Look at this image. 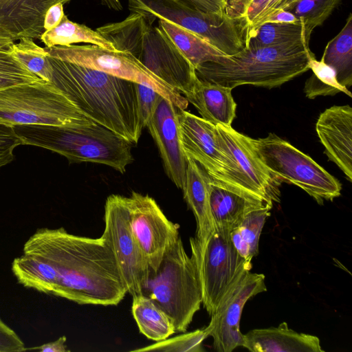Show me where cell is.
I'll use <instances>...</instances> for the list:
<instances>
[{
	"label": "cell",
	"instance_id": "1",
	"mask_svg": "<svg viewBox=\"0 0 352 352\" xmlns=\"http://www.w3.org/2000/svg\"><path fill=\"white\" fill-rule=\"evenodd\" d=\"M11 269L23 287L80 305H117L127 293L105 239L63 228L37 229Z\"/></svg>",
	"mask_w": 352,
	"mask_h": 352
},
{
	"label": "cell",
	"instance_id": "2",
	"mask_svg": "<svg viewBox=\"0 0 352 352\" xmlns=\"http://www.w3.org/2000/svg\"><path fill=\"white\" fill-rule=\"evenodd\" d=\"M52 83L89 119L137 144L143 129L135 82L48 56Z\"/></svg>",
	"mask_w": 352,
	"mask_h": 352
},
{
	"label": "cell",
	"instance_id": "3",
	"mask_svg": "<svg viewBox=\"0 0 352 352\" xmlns=\"http://www.w3.org/2000/svg\"><path fill=\"white\" fill-rule=\"evenodd\" d=\"M314 56L303 43L270 47L245 46L219 63L208 62L196 69L198 78L233 89L244 85L273 88L292 80L309 69Z\"/></svg>",
	"mask_w": 352,
	"mask_h": 352
},
{
	"label": "cell",
	"instance_id": "4",
	"mask_svg": "<svg viewBox=\"0 0 352 352\" xmlns=\"http://www.w3.org/2000/svg\"><path fill=\"white\" fill-rule=\"evenodd\" d=\"M13 128L23 144L48 149L70 162L104 164L124 173L133 160L131 144L96 122L76 126L32 124Z\"/></svg>",
	"mask_w": 352,
	"mask_h": 352
},
{
	"label": "cell",
	"instance_id": "5",
	"mask_svg": "<svg viewBox=\"0 0 352 352\" xmlns=\"http://www.w3.org/2000/svg\"><path fill=\"white\" fill-rule=\"evenodd\" d=\"M142 294L168 316L175 332L186 331L200 309L202 295L196 265L180 237L166 251L157 270H150Z\"/></svg>",
	"mask_w": 352,
	"mask_h": 352
},
{
	"label": "cell",
	"instance_id": "6",
	"mask_svg": "<svg viewBox=\"0 0 352 352\" xmlns=\"http://www.w3.org/2000/svg\"><path fill=\"white\" fill-rule=\"evenodd\" d=\"M131 13L143 15L151 24L165 19L197 34L225 55L245 47L248 26L244 18L200 10L183 0H127Z\"/></svg>",
	"mask_w": 352,
	"mask_h": 352
},
{
	"label": "cell",
	"instance_id": "7",
	"mask_svg": "<svg viewBox=\"0 0 352 352\" xmlns=\"http://www.w3.org/2000/svg\"><path fill=\"white\" fill-rule=\"evenodd\" d=\"M94 122L52 82L42 80L0 91V124L76 126Z\"/></svg>",
	"mask_w": 352,
	"mask_h": 352
},
{
	"label": "cell",
	"instance_id": "8",
	"mask_svg": "<svg viewBox=\"0 0 352 352\" xmlns=\"http://www.w3.org/2000/svg\"><path fill=\"white\" fill-rule=\"evenodd\" d=\"M230 229L214 227L203 243L190 239L191 257L198 273L202 304L210 316L224 298L252 269V262L243 258L234 247Z\"/></svg>",
	"mask_w": 352,
	"mask_h": 352
},
{
	"label": "cell",
	"instance_id": "9",
	"mask_svg": "<svg viewBox=\"0 0 352 352\" xmlns=\"http://www.w3.org/2000/svg\"><path fill=\"white\" fill-rule=\"evenodd\" d=\"M251 142L263 164L282 183L300 187L319 204L340 195L342 184L335 177L277 135L251 138Z\"/></svg>",
	"mask_w": 352,
	"mask_h": 352
},
{
	"label": "cell",
	"instance_id": "10",
	"mask_svg": "<svg viewBox=\"0 0 352 352\" xmlns=\"http://www.w3.org/2000/svg\"><path fill=\"white\" fill-rule=\"evenodd\" d=\"M50 57L68 61L110 75L146 85L171 101L180 110H186L188 101L165 83L132 54L107 50L96 45H70L45 47Z\"/></svg>",
	"mask_w": 352,
	"mask_h": 352
},
{
	"label": "cell",
	"instance_id": "11",
	"mask_svg": "<svg viewBox=\"0 0 352 352\" xmlns=\"http://www.w3.org/2000/svg\"><path fill=\"white\" fill-rule=\"evenodd\" d=\"M177 116L186 157L198 163L212 178L249 194L242 185L234 160L220 140L217 126L186 110L179 109Z\"/></svg>",
	"mask_w": 352,
	"mask_h": 352
},
{
	"label": "cell",
	"instance_id": "12",
	"mask_svg": "<svg viewBox=\"0 0 352 352\" xmlns=\"http://www.w3.org/2000/svg\"><path fill=\"white\" fill-rule=\"evenodd\" d=\"M104 221L102 236L113 254L127 293L132 297L142 294L150 267L131 228L126 197H107Z\"/></svg>",
	"mask_w": 352,
	"mask_h": 352
},
{
	"label": "cell",
	"instance_id": "13",
	"mask_svg": "<svg viewBox=\"0 0 352 352\" xmlns=\"http://www.w3.org/2000/svg\"><path fill=\"white\" fill-rule=\"evenodd\" d=\"M126 52L185 96L199 80L193 65L158 26L149 23L144 32L132 38Z\"/></svg>",
	"mask_w": 352,
	"mask_h": 352
},
{
	"label": "cell",
	"instance_id": "14",
	"mask_svg": "<svg viewBox=\"0 0 352 352\" xmlns=\"http://www.w3.org/2000/svg\"><path fill=\"white\" fill-rule=\"evenodd\" d=\"M126 203L133 236L150 270L155 271L166 251L180 237L179 226L168 220L148 195L133 192L126 197Z\"/></svg>",
	"mask_w": 352,
	"mask_h": 352
},
{
	"label": "cell",
	"instance_id": "15",
	"mask_svg": "<svg viewBox=\"0 0 352 352\" xmlns=\"http://www.w3.org/2000/svg\"><path fill=\"white\" fill-rule=\"evenodd\" d=\"M265 276L263 274L245 273L211 316L205 327L213 339V348L219 352H232L242 346L243 334L240 320L245 303L254 296L266 292Z\"/></svg>",
	"mask_w": 352,
	"mask_h": 352
},
{
	"label": "cell",
	"instance_id": "16",
	"mask_svg": "<svg viewBox=\"0 0 352 352\" xmlns=\"http://www.w3.org/2000/svg\"><path fill=\"white\" fill-rule=\"evenodd\" d=\"M216 126L223 146L236 165L244 189L270 204L279 202L282 182L258 158L251 138L236 131L232 126Z\"/></svg>",
	"mask_w": 352,
	"mask_h": 352
},
{
	"label": "cell",
	"instance_id": "17",
	"mask_svg": "<svg viewBox=\"0 0 352 352\" xmlns=\"http://www.w3.org/2000/svg\"><path fill=\"white\" fill-rule=\"evenodd\" d=\"M176 109L171 101L162 97L146 127L157 144L168 176L177 188L182 189L188 159L180 141Z\"/></svg>",
	"mask_w": 352,
	"mask_h": 352
},
{
	"label": "cell",
	"instance_id": "18",
	"mask_svg": "<svg viewBox=\"0 0 352 352\" xmlns=\"http://www.w3.org/2000/svg\"><path fill=\"white\" fill-rule=\"evenodd\" d=\"M316 130L324 153L352 182V109L332 106L319 116Z\"/></svg>",
	"mask_w": 352,
	"mask_h": 352
},
{
	"label": "cell",
	"instance_id": "19",
	"mask_svg": "<svg viewBox=\"0 0 352 352\" xmlns=\"http://www.w3.org/2000/svg\"><path fill=\"white\" fill-rule=\"evenodd\" d=\"M208 179L209 204L214 227L226 228L232 230L248 212L265 204H270L214 179L208 175Z\"/></svg>",
	"mask_w": 352,
	"mask_h": 352
},
{
	"label": "cell",
	"instance_id": "20",
	"mask_svg": "<svg viewBox=\"0 0 352 352\" xmlns=\"http://www.w3.org/2000/svg\"><path fill=\"white\" fill-rule=\"evenodd\" d=\"M243 338L242 346L252 352H324L317 336L296 332L285 322L250 330Z\"/></svg>",
	"mask_w": 352,
	"mask_h": 352
},
{
	"label": "cell",
	"instance_id": "21",
	"mask_svg": "<svg viewBox=\"0 0 352 352\" xmlns=\"http://www.w3.org/2000/svg\"><path fill=\"white\" fill-rule=\"evenodd\" d=\"M232 90L199 78L185 98L195 106L203 119L215 125L232 126L236 109Z\"/></svg>",
	"mask_w": 352,
	"mask_h": 352
},
{
	"label": "cell",
	"instance_id": "22",
	"mask_svg": "<svg viewBox=\"0 0 352 352\" xmlns=\"http://www.w3.org/2000/svg\"><path fill=\"white\" fill-rule=\"evenodd\" d=\"M187 159L182 188L184 198L195 217L197 231L194 238L197 242L203 243L214 229L209 204L208 175L195 160Z\"/></svg>",
	"mask_w": 352,
	"mask_h": 352
},
{
	"label": "cell",
	"instance_id": "23",
	"mask_svg": "<svg viewBox=\"0 0 352 352\" xmlns=\"http://www.w3.org/2000/svg\"><path fill=\"white\" fill-rule=\"evenodd\" d=\"M43 19L33 0H0V27L15 41L39 38L45 32Z\"/></svg>",
	"mask_w": 352,
	"mask_h": 352
},
{
	"label": "cell",
	"instance_id": "24",
	"mask_svg": "<svg viewBox=\"0 0 352 352\" xmlns=\"http://www.w3.org/2000/svg\"><path fill=\"white\" fill-rule=\"evenodd\" d=\"M158 27L196 69L208 63H219L226 56L223 53L197 34L165 19H158Z\"/></svg>",
	"mask_w": 352,
	"mask_h": 352
},
{
	"label": "cell",
	"instance_id": "25",
	"mask_svg": "<svg viewBox=\"0 0 352 352\" xmlns=\"http://www.w3.org/2000/svg\"><path fill=\"white\" fill-rule=\"evenodd\" d=\"M310 36L302 23L267 22L248 30L245 46L261 47L297 43L309 45Z\"/></svg>",
	"mask_w": 352,
	"mask_h": 352
},
{
	"label": "cell",
	"instance_id": "26",
	"mask_svg": "<svg viewBox=\"0 0 352 352\" xmlns=\"http://www.w3.org/2000/svg\"><path fill=\"white\" fill-rule=\"evenodd\" d=\"M332 67L338 82L352 85V15L350 13L340 32L326 45L321 60Z\"/></svg>",
	"mask_w": 352,
	"mask_h": 352
},
{
	"label": "cell",
	"instance_id": "27",
	"mask_svg": "<svg viewBox=\"0 0 352 352\" xmlns=\"http://www.w3.org/2000/svg\"><path fill=\"white\" fill-rule=\"evenodd\" d=\"M132 314L140 331L148 338L159 342L175 332L168 316L148 297H133Z\"/></svg>",
	"mask_w": 352,
	"mask_h": 352
},
{
	"label": "cell",
	"instance_id": "28",
	"mask_svg": "<svg viewBox=\"0 0 352 352\" xmlns=\"http://www.w3.org/2000/svg\"><path fill=\"white\" fill-rule=\"evenodd\" d=\"M272 206L267 204L250 211L230 231L234 247L249 262L258 254L260 236Z\"/></svg>",
	"mask_w": 352,
	"mask_h": 352
},
{
	"label": "cell",
	"instance_id": "29",
	"mask_svg": "<svg viewBox=\"0 0 352 352\" xmlns=\"http://www.w3.org/2000/svg\"><path fill=\"white\" fill-rule=\"evenodd\" d=\"M39 39L47 48L84 43L117 51L113 45L96 30L85 25L73 22L66 15H64L56 27L45 31Z\"/></svg>",
	"mask_w": 352,
	"mask_h": 352
},
{
	"label": "cell",
	"instance_id": "30",
	"mask_svg": "<svg viewBox=\"0 0 352 352\" xmlns=\"http://www.w3.org/2000/svg\"><path fill=\"white\" fill-rule=\"evenodd\" d=\"M12 44L8 50L27 69L45 82H51L52 67L47 52L31 38L23 37Z\"/></svg>",
	"mask_w": 352,
	"mask_h": 352
},
{
	"label": "cell",
	"instance_id": "31",
	"mask_svg": "<svg viewBox=\"0 0 352 352\" xmlns=\"http://www.w3.org/2000/svg\"><path fill=\"white\" fill-rule=\"evenodd\" d=\"M311 76L306 80L303 91L307 98L314 99L318 96H335L342 92L348 96L352 94L349 89L340 85L334 69L313 56L309 62Z\"/></svg>",
	"mask_w": 352,
	"mask_h": 352
},
{
	"label": "cell",
	"instance_id": "32",
	"mask_svg": "<svg viewBox=\"0 0 352 352\" xmlns=\"http://www.w3.org/2000/svg\"><path fill=\"white\" fill-rule=\"evenodd\" d=\"M341 0H298L285 9L294 14L305 25L311 36L313 30L321 25Z\"/></svg>",
	"mask_w": 352,
	"mask_h": 352
},
{
	"label": "cell",
	"instance_id": "33",
	"mask_svg": "<svg viewBox=\"0 0 352 352\" xmlns=\"http://www.w3.org/2000/svg\"><path fill=\"white\" fill-rule=\"evenodd\" d=\"M42 80L16 60L8 48H0V91Z\"/></svg>",
	"mask_w": 352,
	"mask_h": 352
},
{
	"label": "cell",
	"instance_id": "34",
	"mask_svg": "<svg viewBox=\"0 0 352 352\" xmlns=\"http://www.w3.org/2000/svg\"><path fill=\"white\" fill-rule=\"evenodd\" d=\"M208 337L205 328L197 329L171 338H168L133 351L200 352L204 351L202 343Z\"/></svg>",
	"mask_w": 352,
	"mask_h": 352
},
{
	"label": "cell",
	"instance_id": "35",
	"mask_svg": "<svg viewBox=\"0 0 352 352\" xmlns=\"http://www.w3.org/2000/svg\"><path fill=\"white\" fill-rule=\"evenodd\" d=\"M135 87L140 122L142 128H144L152 118L163 96L142 84L135 83Z\"/></svg>",
	"mask_w": 352,
	"mask_h": 352
},
{
	"label": "cell",
	"instance_id": "36",
	"mask_svg": "<svg viewBox=\"0 0 352 352\" xmlns=\"http://www.w3.org/2000/svg\"><path fill=\"white\" fill-rule=\"evenodd\" d=\"M282 0H251L248 3L243 18L248 30L263 24L274 12Z\"/></svg>",
	"mask_w": 352,
	"mask_h": 352
},
{
	"label": "cell",
	"instance_id": "37",
	"mask_svg": "<svg viewBox=\"0 0 352 352\" xmlns=\"http://www.w3.org/2000/svg\"><path fill=\"white\" fill-rule=\"evenodd\" d=\"M22 144L13 127L0 124V168L13 161L14 149Z\"/></svg>",
	"mask_w": 352,
	"mask_h": 352
},
{
	"label": "cell",
	"instance_id": "38",
	"mask_svg": "<svg viewBox=\"0 0 352 352\" xmlns=\"http://www.w3.org/2000/svg\"><path fill=\"white\" fill-rule=\"evenodd\" d=\"M27 351L19 336L0 318V352Z\"/></svg>",
	"mask_w": 352,
	"mask_h": 352
},
{
	"label": "cell",
	"instance_id": "39",
	"mask_svg": "<svg viewBox=\"0 0 352 352\" xmlns=\"http://www.w3.org/2000/svg\"><path fill=\"white\" fill-rule=\"evenodd\" d=\"M64 15L63 4L56 3L50 6L44 14V30H50L56 27L61 21Z\"/></svg>",
	"mask_w": 352,
	"mask_h": 352
},
{
	"label": "cell",
	"instance_id": "40",
	"mask_svg": "<svg viewBox=\"0 0 352 352\" xmlns=\"http://www.w3.org/2000/svg\"><path fill=\"white\" fill-rule=\"evenodd\" d=\"M193 7L204 12L224 14L223 0H183Z\"/></svg>",
	"mask_w": 352,
	"mask_h": 352
},
{
	"label": "cell",
	"instance_id": "41",
	"mask_svg": "<svg viewBox=\"0 0 352 352\" xmlns=\"http://www.w3.org/2000/svg\"><path fill=\"white\" fill-rule=\"evenodd\" d=\"M250 1L223 0L226 14L232 18H243L246 8Z\"/></svg>",
	"mask_w": 352,
	"mask_h": 352
},
{
	"label": "cell",
	"instance_id": "42",
	"mask_svg": "<svg viewBox=\"0 0 352 352\" xmlns=\"http://www.w3.org/2000/svg\"><path fill=\"white\" fill-rule=\"evenodd\" d=\"M66 340V336H63L55 341L45 343L29 349L37 350L41 352H67L69 351V350L67 348V345L65 344Z\"/></svg>",
	"mask_w": 352,
	"mask_h": 352
},
{
	"label": "cell",
	"instance_id": "43",
	"mask_svg": "<svg viewBox=\"0 0 352 352\" xmlns=\"http://www.w3.org/2000/svg\"><path fill=\"white\" fill-rule=\"evenodd\" d=\"M267 22L285 23H302L294 14L285 10H282L274 12L264 23Z\"/></svg>",
	"mask_w": 352,
	"mask_h": 352
},
{
	"label": "cell",
	"instance_id": "44",
	"mask_svg": "<svg viewBox=\"0 0 352 352\" xmlns=\"http://www.w3.org/2000/svg\"><path fill=\"white\" fill-rule=\"evenodd\" d=\"M70 0H33L36 8L44 15L47 10L56 3L65 4Z\"/></svg>",
	"mask_w": 352,
	"mask_h": 352
},
{
	"label": "cell",
	"instance_id": "45",
	"mask_svg": "<svg viewBox=\"0 0 352 352\" xmlns=\"http://www.w3.org/2000/svg\"><path fill=\"white\" fill-rule=\"evenodd\" d=\"M14 41V38L0 27V48H9Z\"/></svg>",
	"mask_w": 352,
	"mask_h": 352
},
{
	"label": "cell",
	"instance_id": "46",
	"mask_svg": "<svg viewBox=\"0 0 352 352\" xmlns=\"http://www.w3.org/2000/svg\"><path fill=\"white\" fill-rule=\"evenodd\" d=\"M101 3L107 8L116 11H120L122 6L120 0H100Z\"/></svg>",
	"mask_w": 352,
	"mask_h": 352
},
{
	"label": "cell",
	"instance_id": "47",
	"mask_svg": "<svg viewBox=\"0 0 352 352\" xmlns=\"http://www.w3.org/2000/svg\"><path fill=\"white\" fill-rule=\"evenodd\" d=\"M298 0H282L272 14L279 10H285ZM270 18V17H269Z\"/></svg>",
	"mask_w": 352,
	"mask_h": 352
}]
</instances>
